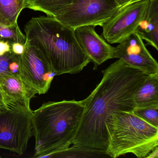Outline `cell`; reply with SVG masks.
Returning <instances> with one entry per match:
<instances>
[{
  "label": "cell",
  "instance_id": "6da1fadb",
  "mask_svg": "<svg viewBox=\"0 0 158 158\" xmlns=\"http://www.w3.org/2000/svg\"><path fill=\"white\" fill-rule=\"evenodd\" d=\"M102 73L101 81L85 99V108L72 148L106 155V122L116 112L133 111L135 93L148 75L120 59Z\"/></svg>",
  "mask_w": 158,
  "mask_h": 158
},
{
  "label": "cell",
  "instance_id": "7a4b0ae2",
  "mask_svg": "<svg viewBox=\"0 0 158 158\" xmlns=\"http://www.w3.org/2000/svg\"><path fill=\"white\" fill-rule=\"evenodd\" d=\"M24 31L27 40L44 52L55 76L78 73L90 62L77 42L74 29L53 17H33Z\"/></svg>",
  "mask_w": 158,
  "mask_h": 158
},
{
  "label": "cell",
  "instance_id": "3957f363",
  "mask_svg": "<svg viewBox=\"0 0 158 158\" xmlns=\"http://www.w3.org/2000/svg\"><path fill=\"white\" fill-rule=\"evenodd\" d=\"M85 108V99L48 102L33 111V135L35 139L33 158H48L69 148Z\"/></svg>",
  "mask_w": 158,
  "mask_h": 158
},
{
  "label": "cell",
  "instance_id": "277c9868",
  "mask_svg": "<svg viewBox=\"0 0 158 158\" xmlns=\"http://www.w3.org/2000/svg\"><path fill=\"white\" fill-rule=\"evenodd\" d=\"M108 136L106 155L111 158L130 153L147 158L158 146V128L148 123L133 112L119 111L106 123Z\"/></svg>",
  "mask_w": 158,
  "mask_h": 158
},
{
  "label": "cell",
  "instance_id": "5b68a950",
  "mask_svg": "<svg viewBox=\"0 0 158 158\" xmlns=\"http://www.w3.org/2000/svg\"><path fill=\"white\" fill-rule=\"evenodd\" d=\"M115 0H73L53 18L70 28L102 27L119 10Z\"/></svg>",
  "mask_w": 158,
  "mask_h": 158
},
{
  "label": "cell",
  "instance_id": "8992f818",
  "mask_svg": "<svg viewBox=\"0 0 158 158\" xmlns=\"http://www.w3.org/2000/svg\"><path fill=\"white\" fill-rule=\"evenodd\" d=\"M33 112L12 106L0 110V148L24 153L33 136Z\"/></svg>",
  "mask_w": 158,
  "mask_h": 158
},
{
  "label": "cell",
  "instance_id": "52a82bcc",
  "mask_svg": "<svg viewBox=\"0 0 158 158\" xmlns=\"http://www.w3.org/2000/svg\"><path fill=\"white\" fill-rule=\"evenodd\" d=\"M20 56V75L30 90L36 95L48 92L55 76L48 58L35 45L26 40Z\"/></svg>",
  "mask_w": 158,
  "mask_h": 158
},
{
  "label": "cell",
  "instance_id": "ba28073f",
  "mask_svg": "<svg viewBox=\"0 0 158 158\" xmlns=\"http://www.w3.org/2000/svg\"><path fill=\"white\" fill-rule=\"evenodd\" d=\"M149 0H141L119 8L102 27V35L110 44H119L136 32L146 13Z\"/></svg>",
  "mask_w": 158,
  "mask_h": 158
},
{
  "label": "cell",
  "instance_id": "9c48e42d",
  "mask_svg": "<svg viewBox=\"0 0 158 158\" xmlns=\"http://www.w3.org/2000/svg\"><path fill=\"white\" fill-rule=\"evenodd\" d=\"M115 48L116 59L148 76L158 74V64L147 49L141 37L134 33Z\"/></svg>",
  "mask_w": 158,
  "mask_h": 158
},
{
  "label": "cell",
  "instance_id": "30bf717a",
  "mask_svg": "<svg viewBox=\"0 0 158 158\" xmlns=\"http://www.w3.org/2000/svg\"><path fill=\"white\" fill-rule=\"evenodd\" d=\"M74 32L82 50L94 64V70L106 61L116 59L115 47L97 33L95 26L80 27L76 28Z\"/></svg>",
  "mask_w": 158,
  "mask_h": 158
},
{
  "label": "cell",
  "instance_id": "8fae6325",
  "mask_svg": "<svg viewBox=\"0 0 158 158\" xmlns=\"http://www.w3.org/2000/svg\"><path fill=\"white\" fill-rule=\"evenodd\" d=\"M0 86L5 98L6 106L31 110L30 100L35 95L25 83L21 75L0 76Z\"/></svg>",
  "mask_w": 158,
  "mask_h": 158
},
{
  "label": "cell",
  "instance_id": "7c38bea8",
  "mask_svg": "<svg viewBox=\"0 0 158 158\" xmlns=\"http://www.w3.org/2000/svg\"><path fill=\"white\" fill-rule=\"evenodd\" d=\"M135 32L147 45L158 51V0H149L145 15Z\"/></svg>",
  "mask_w": 158,
  "mask_h": 158
},
{
  "label": "cell",
  "instance_id": "4fadbf2b",
  "mask_svg": "<svg viewBox=\"0 0 158 158\" xmlns=\"http://www.w3.org/2000/svg\"><path fill=\"white\" fill-rule=\"evenodd\" d=\"M135 108L158 107V74L148 76L134 96Z\"/></svg>",
  "mask_w": 158,
  "mask_h": 158
},
{
  "label": "cell",
  "instance_id": "5bb4252c",
  "mask_svg": "<svg viewBox=\"0 0 158 158\" xmlns=\"http://www.w3.org/2000/svg\"><path fill=\"white\" fill-rule=\"evenodd\" d=\"M26 6L27 0H0V23L7 26L17 24V19Z\"/></svg>",
  "mask_w": 158,
  "mask_h": 158
},
{
  "label": "cell",
  "instance_id": "9a60e30c",
  "mask_svg": "<svg viewBox=\"0 0 158 158\" xmlns=\"http://www.w3.org/2000/svg\"><path fill=\"white\" fill-rule=\"evenodd\" d=\"M73 0H27L26 8L42 12L54 17L61 9L70 4Z\"/></svg>",
  "mask_w": 158,
  "mask_h": 158
},
{
  "label": "cell",
  "instance_id": "2e32d148",
  "mask_svg": "<svg viewBox=\"0 0 158 158\" xmlns=\"http://www.w3.org/2000/svg\"><path fill=\"white\" fill-rule=\"evenodd\" d=\"M20 74V56L12 51L0 56V76Z\"/></svg>",
  "mask_w": 158,
  "mask_h": 158
},
{
  "label": "cell",
  "instance_id": "e0dca14e",
  "mask_svg": "<svg viewBox=\"0 0 158 158\" xmlns=\"http://www.w3.org/2000/svg\"><path fill=\"white\" fill-rule=\"evenodd\" d=\"M8 40L11 43L18 42L25 44V35L21 31L18 24L12 26H7L0 23V40Z\"/></svg>",
  "mask_w": 158,
  "mask_h": 158
},
{
  "label": "cell",
  "instance_id": "ac0fdd59",
  "mask_svg": "<svg viewBox=\"0 0 158 158\" xmlns=\"http://www.w3.org/2000/svg\"><path fill=\"white\" fill-rule=\"evenodd\" d=\"M158 107L135 108L133 113L149 124L158 128Z\"/></svg>",
  "mask_w": 158,
  "mask_h": 158
},
{
  "label": "cell",
  "instance_id": "d6986e66",
  "mask_svg": "<svg viewBox=\"0 0 158 158\" xmlns=\"http://www.w3.org/2000/svg\"><path fill=\"white\" fill-rule=\"evenodd\" d=\"M11 44L8 40H0V56H2L11 51Z\"/></svg>",
  "mask_w": 158,
  "mask_h": 158
},
{
  "label": "cell",
  "instance_id": "ffe728a7",
  "mask_svg": "<svg viewBox=\"0 0 158 158\" xmlns=\"http://www.w3.org/2000/svg\"><path fill=\"white\" fill-rule=\"evenodd\" d=\"M25 50V45L18 42H14L11 44V51L16 55L21 56Z\"/></svg>",
  "mask_w": 158,
  "mask_h": 158
},
{
  "label": "cell",
  "instance_id": "44dd1931",
  "mask_svg": "<svg viewBox=\"0 0 158 158\" xmlns=\"http://www.w3.org/2000/svg\"><path fill=\"white\" fill-rule=\"evenodd\" d=\"M141 0H115L118 5L120 8L123 7L127 4L134 3L136 2L140 1Z\"/></svg>",
  "mask_w": 158,
  "mask_h": 158
},
{
  "label": "cell",
  "instance_id": "7402d4cb",
  "mask_svg": "<svg viewBox=\"0 0 158 158\" xmlns=\"http://www.w3.org/2000/svg\"><path fill=\"white\" fill-rule=\"evenodd\" d=\"M158 147H157L149 153V154L147 156V158H158Z\"/></svg>",
  "mask_w": 158,
  "mask_h": 158
},
{
  "label": "cell",
  "instance_id": "603a6c76",
  "mask_svg": "<svg viewBox=\"0 0 158 158\" xmlns=\"http://www.w3.org/2000/svg\"><path fill=\"white\" fill-rule=\"evenodd\" d=\"M0 103L5 105V106H7L6 102H5V98H4V95H3V92H2V89L1 86H0Z\"/></svg>",
  "mask_w": 158,
  "mask_h": 158
},
{
  "label": "cell",
  "instance_id": "cb8c5ba5",
  "mask_svg": "<svg viewBox=\"0 0 158 158\" xmlns=\"http://www.w3.org/2000/svg\"><path fill=\"white\" fill-rule=\"evenodd\" d=\"M4 107H7V106H5V105H3V104H1L0 103V110L1 109H2V108H4Z\"/></svg>",
  "mask_w": 158,
  "mask_h": 158
},
{
  "label": "cell",
  "instance_id": "d4e9b609",
  "mask_svg": "<svg viewBox=\"0 0 158 158\" xmlns=\"http://www.w3.org/2000/svg\"></svg>",
  "mask_w": 158,
  "mask_h": 158
}]
</instances>
